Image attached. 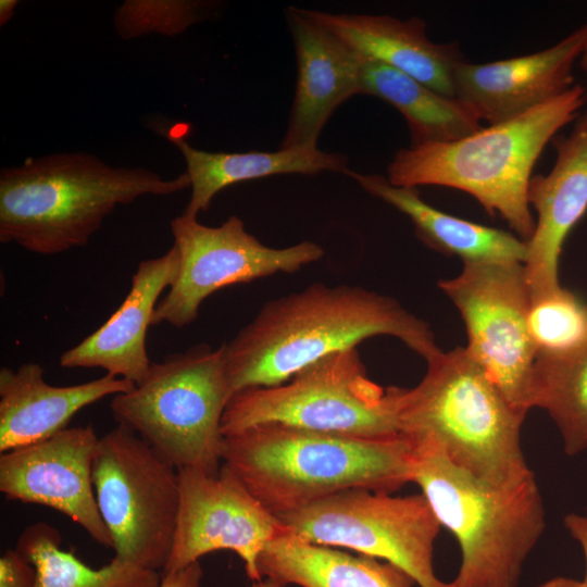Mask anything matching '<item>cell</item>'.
Listing matches in <instances>:
<instances>
[{"label":"cell","instance_id":"44dd1931","mask_svg":"<svg viewBox=\"0 0 587 587\" xmlns=\"http://www.w3.org/2000/svg\"><path fill=\"white\" fill-rule=\"evenodd\" d=\"M370 195L407 215L416 237L428 248L463 263H524L526 241L514 233L467 221L425 202L417 188L397 187L378 174L346 173Z\"/></svg>","mask_w":587,"mask_h":587},{"label":"cell","instance_id":"6da1fadb","mask_svg":"<svg viewBox=\"0 0 587 587\" xmlns=\"http://www.w3.org/2000/svg\"><path fill=\"white\" fill-rule=\"evenodd\" d=\"M376 336L398 338L426 362L442 352L424 320L360 286L314 283L271 300L224 344L233 396L282 385L315 361Z\"/></svg>","mask_w":587,"mask_h":587},{"label":"cell","instance_id":"52a82bcc","mask_svg":"<svg viewBox=\"0 0 587 587\" xmlns=\"http://www.w3.org/2000/svg\"><path fill=\"white\" fill-rule=\"evenodd\" d=\"M233 392L225 347L197 344L151 364L129 391L113 396L114 420L150 445L177 470L216 475L224 436L222 417Z\"/></svg>","mask_w":587,"mask_h":587},{"label":"cell","instance_id":"e0dca14e","mask_svg":"<svg viewBox=\"0 0 587 587\" xmlns=\"http://www.w3.org/2000/svg\"><path fill=\"white\" fill-rule=\"evenodd\" d=\"M555 162L548 174L533 175L528 203L537 213L523 263L530 295L560 286L564 242L587 212V111L566 136L553 140Z\"/></svg>","mask_w":587,"mask_h":587},{"label":"cell","instance_id":"8992f818","mask_svg":"<svg viewBox=\"0 0 587 587\" xmlns=\"http://www.w3.org/2000/svg\"><path fill=\"white\" fill-rule=\"evenodd\" d=\"M413 450L412 483L460 547L452 587H517L546 525L535 476L497 486L458 467L438 449Z\"/></svg>","mask_w":587,"mask_h":587},{"label":"cell","instance_id":"9a60e30c","mask_svg":"<svg viewBox=\"0 0 587 587\" xmlns=\"http://www.w3.org/2000/svg\"><path fill=\"white\" fill-rule=\"evenodd\" d=\"M587 49V23L555 45L525 55L487 62L461 61L454 97L488 125L519 116L570 89L573 70Z\"/></svg>","mask_w":587,"mask_h":587},{"label":"cell","instance_id":"3957f363","mask_svg":"<svg viewBox=\"0 0 587 587\" xmlns=\"http://www.w3.org/2000/svg\"><path fill=\"white\" fill-rule=\"evenodd\" d=\"M187 188L186 172L164 178L87 152L28 158L0 171V242L42 255L85 247L117 207Z\"/></svg>","mask_w":587,"mask_h":587},{"label":"cell","instance_id":"cb8c5ba5","mask_svg":"<svg viewBox=\"0 0 587 587\" xmlns=\"http://www.w3.org/2000/svg\"><path fill=\"white\" fill-rule=\"evenodd\" d=\"M362 93L377 97L401 113L412 147L453 141L482 128V121L465 102L364 57Z\"/></svg>","mask_w":587,"mask_h":587},{"label":"cell","instance_id":"ffe728a7","mask_svg":"<svg viewBox=\"0 0 587 587\" xmlns=\"http://www.w3.org/2000/svg\"><path fill=\"white\" fill-rule=\"evenodd\" d=\"M134 383L105 374L72 386H52L37 363L0 370V453L32 445L67 428L83 408L129 391Z\"/></svg>","mask_w":587,"mask_h":587},{"label":"cell","instance_id":"9c48e42d","mask_svg":"<svg viewBox=\"0 0 587 587\" xmlns=\"http://www.w3.org/2000/svg\"><path fill=\"white\" fill-rule=\"evenodd\" d=\"M92 483L114 558L163 572L174 542L178 470L130 429L99 437Z\"/></svg>","mask_w":587,"mask_h":587},{"label":"cell","instance_id":"ac0fdd59","mask_svg":"<svg viewBox=\"0 0 587 587\" xmlns=\"http://www.w3.org/2000/svg\"><path fill=\"white\" fill-rule=\"evenodd\" d=\"M179 255L173 245L164 254L142 260L130 289L116 311L97 330L64 351L59 364L65 369L100 367L135 385L152 362L146 348L147 329L163 290L175 282Z\"/></svg>","mask_w":587,"mask_h":587},{"label":"cell","instance_id":"d4e9b609","mask_svg":"<svg viewBox=\"0 0 587 587\" xmlns=\"http://www.w3.org/2000/svg\"><path fill=\"white\" fill-rule=\"evenodd\" d=\"M57 528L36 522L21 534L16 550L36 569V587H160L162 573L113 558L92 569L61 549Z\"/></svg>","mask_w":587,"mask_h":587},{"label":"cell","instance_id":"ba28073f","mask_svg":"<svg viewBox=\"0 0 587 587\" xmlns=\"http://www.w3.org/2000/svg\"><path fill=\"white\" fill-rule=\"evenodd\" d=\"M401 387L372 380L357 348L330 353L288 382L236 392L222 417L224 437L268 423L363 438L398 436Z\"/></svg>","mask_w":587,"mask_h":587},{"label":"cell","instance_id":"d6986e66","mask_svg":"<svg viewBox=\"0 0 587 587\" xmlns=\"http://www.w3.org/2000/svg\"><path fill=\"white\" fill-rule=\"evenodd\" d=\"M305 12L364 58L395 68L445 96L454 97L453 72L464 57L457 42L432 41L423 20Z\"/></svg>","mask_w":587,"mask_h":587},{"label":"cell","instance_id":"f546056e","mask_svg":"<svg viewBox=\"0 0 587 587\" xmlns=\"http://www.w3.org/2000/svg\"><path fill=\"white\" fill-rule=\"evenodd\" d=\"M162 575L160 587H202L203 571L199 561L185 569Z\"/></svg>","mask_w":587,"mask_h":587},{"label":"cell","instance_id":"e575fe53","mask_svg":"<svg viewBox=\"0 0 587 587\" xmlns=\"http://www.w3.org/2000/svg\"><path fill=\"white\" fill-rule=\"evenodd\" d=\"M578 64H579V67L585 72L587 73V49L585 50V52L583 53V55L580 57L579 61H578Z\"/></svg>","mask_w":587,"mask_h":587},{"label":"cell","instance_id":"30bf717a","mask_svg":"<svg viewBox=\"0 0 587 587\" xmlns=\"http://www.w3.org/2000/svg\"><path fill=\"white\" fill-rule=\"evenodd\" d=\"M300 538L389 562L419 587H452L434 570L441 525L422 495L404 497L351 489L277 515Z\"/></svg>","mask_w":587,"mask_h":587},{"label":"cell","instance_id":"484cf974","mask_svg":"<svg viewBox=\"0 0 587 587\" xmlns=\"http://www.w3.org/2000/svg\"><path fill=\"white\" fill-rule=\"evenodd\" d=\"M548 412L566 454L587 449V350L564 359H536L532 408Z\"/></svg>","mask_w":587,"mask_h":587},{"label":"cell","instance_id":"603a6c76","mask_svg":"<svg viewBox=\"0 0 587 587\" xmlns=\"http://www.w3.org/2000/svg\"><path fill=\"white\" fill-rule=\"evenodd\" d=\"M262 578L300 587H414L400 567L364 554L307 541L290 530L271 540L258 559Z\"/></svg>","mask_w":587,"mask_h":587},{"label":"cell","instance_id":"1f68e13d","mask_svg":"<svg viewBox=\"0 0 587 587\" xmlns=\"http://www.w3.org/2000/svg\"><path fill=\"white\" fill-rule=\"evenodd\" d=\"M536 587H586V585L583 580L560 576L548 579Z\"/></svg>","mask_w":587,"mask_h":587},{"label":"cell","instance_id":"d6a6232c","mask_svg":"<svg viewBox=\"0 0 587 587\" xmlns=\"http://www.w3.org/2000/svg\"><path fill=\"white\" fill-rule=\"evenodd\" d=\"M18 4L17 0H1L0 1V25H5L14 15Z\"/></svg>","mask_w":587,"mask_h":587},{"label":"cell","instance_id":"5bb4252c","mask_svg":"<svg viewBox=\"0 0 587 587\" xmlns=\"http://www.w3.org/2000/svg\"><path fill=\"white\" fill-rule=\"evenodd\" d=\"M99 437L91 425L65 428L41 441L2 452L0 491L10 500L54 509L113 548L92 483Z\"/></svg>","mask_w":587,"mask_h":587},{"label":"cell","instance_id":"5b68a950","mask_svg":"<svg viewBox=\"0 0 587 587\" xmlns=\"http://www.w3.org/2000/svg\"><path fill=\"white\" fill-rule=\"evenodd\" d=\"M525 414L504 398L464 347L427 361L413 388H401L399 434L413 448H434L454 465L497 486L534 476L521 429Z\"/></svg>","mask_w":587,"mask_h":587},{"label":"cell","instance_id":"83f0119b","mask_svg":"<svg viewBox=\"0 0 587 587\" xmlns=\"http://www.w3.org/2000/svg\"><path fill=\"white\" fill-rule=\"evenodd\" d=\"M217 5L198 0H126L116 7L113 25L125 40L150 34L176 36L210 18Z\"/></svg>","mask_w":587,"mask_h":587},{"label":"cell","instance_id":"f1b7e54d","mask_svg":"<svg viewBox=\"0 0 587 587\" xmlns=\"http://www.w3.org/2000/svg\"><path fill=\"white\" fill-rule=\"evenodd\" d=\"M37 572L16 549L0 557V587H36Z\"/></svg>","mask_w":587,"mask_h":587},{"label":"cell","instance_id":"4fadbf2b","mask_svg":"<svg viewBox=\"0 0 587 587\" xmlns=\"http://www.w3.org/2000/svg\"><path fill=\"white\" fill-rule=\"evenodd\" d=\"M180 502L172 550L162 572L187 567L217 550L234 551L251 582L261 580L258 559L265 546L289 532L225 464L216 475L178 469Z\"/></svg>","mask_w":587,"mask_h":587},{"label":"cell","instance_id":"4316f807","mask_svg":"<svg viewBox=\"0 0 587 587\" xmlns=\"http://www.w3.org/2000/svg\"><path fill=\"white\" fill-rule=\"evenodd\" d=\"M527 323L536 359H564L587 350V303L561 285L530 295Z\"/></svg>","mask_w":587,"mask_h":587},{"label":"cell","instance_id":"7a4b0ae2","mask_svg":"<svg viewBox=\"0 0 587 587\" xmlns=\"http://www.w3.org/2000/svg\"><path fill=\"white\" fill-rule=\"evenodd\" d=\"M401 435L363 438L261 424L224 437L222 462L276 516L351 489L392 494L412 483Z\"/></svg>","mask_w":587,"mask_h":587},{"label":"cell","instance_id":"8fae6325","mask_svg":"<svg viewBox=\"0 0 587 587\" xmlns=\"http://www.w3.org/2000/svg\"><path fill=\"white\" fill-rule=\"evenodd\" d=\"M465 325L467 354L523 414L532 409L536 354L527 315L530 291L523 263H463L438 283Z\"/></svg>","mask_w":587,"mask_h":587},{"label":"cell","instance_id":"2e32d148","mask_svg":"<svg viewBox=\"0 0 587 587\" xmlns=\"http://www.w3.org/2000/svg\"><path fill=\"white\" fill-rule=\"evenodd\" d=\"M286 18L297 58L296 92L279 149L317 148L335 110L362 93L363 55L328 28L289 7Z\"/></svg>","mask_w":587,"mask_h":587},{"label":"cell","instance_id":"7c38bea8","mask_svg":"<svg viewBox=\"0 0 587 587\" xmlns=\"http://www.w3.org/2000/svg\"><path fill=\"white\" fill-rule=\"evenodd\" d=\"M170 227L179 270L155 307L152 325L168 323L183 328L198 317L201 303L215 291L277 273H295L324 255V249L310 240L285 248L267 247L248 233L236 215L211 227L182 213Z\"/></svg>","mask_w":587,"mask_h":587},{"label":"cell","instance_id":"7402d4cb","mask_svg":"<svg viewBox=\"0 0 587 587\" xmlns=\"http://www.w3.org/2000/svg\"><path fill=\"white\" fill-rule=\"evenodd\" d=\"M168 141L182 153L191 195L184 214L198 216L207 211L223 189L246 180L277 174H317L325 171L346 174L348 158L340 152L319 148H292L277 151L211 152L192 147L183 136L168 130Z\"/></svg>","mask_w":587,"mask_h":587},{"label":"cell","instance_id":"277c9868","mask_svg":"<svg viewBox=\"0 0 587 587\" xmlns=\"http://www.w3.org/2000/svg\"><path fill=\"white\" fill-rule=\"evenodd\" d=\"M587 89L574 84L558 97L508 121L448 142L398 150L387 167L397 187L441 186L472 196L528 240L535 229L527 192L533 168L547 145L580 114Z\"/></svg>","mask_w":587,"mask_h":587},{"label":"cell","instance_id":"836d02e7","mask_svg":"<svg viewBox=\"0 0 587 587\" xmlns=\"http://www.w3.org/2000/svg\"><path fill=\"white\" fill-rule=\"evenodd\" d=\"M249 587H285V586L277 583L276 580L264 577L261 580L252 582Z\"/></svg>","mask_w":587,"mask_h":587},{"label":"cell","instance_id":"4dcf8cb0","mask_svg":"<svg viewBox=\"0 0 587 587\" xmlns=\"http://www.w3.org/2000/svg\"><path fill=\"white\" fill-rule=\"evenodd\" d=\"M564 526L570 535L579 544L586 563L584 584L587 587V513H569L564 517Z\"/></svg>","mask_w":587,"mask_h":587}]
</instances>
